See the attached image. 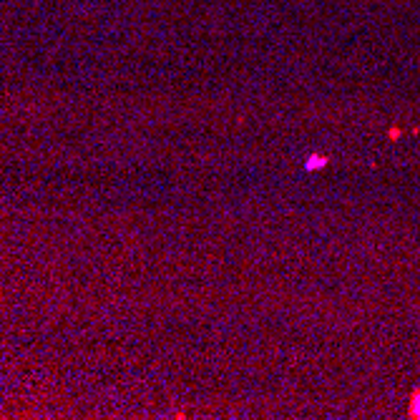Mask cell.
Segmentation results:
<instances>
[{
	"mask_svg": "<svg viewBox=\"0 0 420 420\" xmlns=\"http://www.w3.org/2000/svg\"><path fill=\"white\" fill-rule=\"evenodd\" d=\"M325 164H328V159H325V156H312V159H309L307 164H304V169H307V172H312V169L325 167Z\"/></svg>",
	"mask_w": 420,
	"mask_h": 420,
	"instance_id": "6da1fadb",
	"label": "cell"
},
{
	"mask_svg": "<svg viewBox=\"0 0 420 420\" xmlns=\"http://www.w3.org/2000/svg\"><path fill=\"white\" fill-rule=\"evenodd\" d=\"M410 415H413V418H420V390H415L413 402H410Z\"/></svg>",
	"mask_w": 420,
	"mask_h": 420,
	"instance_id": "7a4b0ae2",
	"label": "cell"
}]
</instances>
